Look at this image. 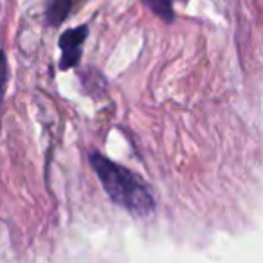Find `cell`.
<instances>
[{"mask_svg": "<svg viewBox=\"0 0 263 263\" xmlns=\"http://www.w3.org/2000/svg\"><path fill=\"white\" fill-rule=\"evenodd\" d=\"M154 15H157L159 18H162L164 22H173L175 13H173V4L172 0H141Z\"/></svg>", "mask_w": 263, "mask_h": 263, "instance_id": "277c9868", "label": "cell"}, {"mask_svg": "<svg viewBox=\"0 0 263 263\" xmlns=\"http://www.w3.org/2000/svg\"><path fill=\"white\" fill-rule=\"evenodd\" d=\"M88 36V26H78L69 29L60 36V49H62V60H60V69H70L76 67L81 60L83 44Z\"/></svg>", "mask_w": 263, "mask_h": 263, "instance_id": "7a4b0ae2", "label": "cell"}, {"mask_svg": "<svg viewBox=\"0 0 263 263\" xmlns=\"http://www.w3.org/2000/svg\"><path fill=\"white\" fill-rule=\"evenodd\" d=\"M90 164L112 202L130 211L132 215L144 216L154 213L155 200L152 197L150 187L136 173L99 154L90 155Z\"/></svg>", "mask_w": 263, "mask_h": 263, "instance_id": "6da1fadb", "label": "cell"}, {"mask_svg": "<svg viewBox=\"0 0 263 263\" xmlns=\"http://www.w3.org/2000/svg\"><path fill=\"white\" fill-rule=\"evenodd\" d=\"M72 8V0H45V22L51 27L62 26Z\"/></svg>", "mask_w": 263, "mask_h": 263, "instance_id": "3957f363", "label": "cell"}]
</instances>
